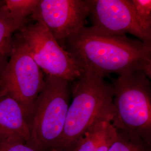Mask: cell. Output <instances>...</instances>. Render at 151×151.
I'll list each match as a JSON object with an SVG mask.
<instances>
[{"label": "cell", "instance_id": "1", "mask_svg": "<svg viewBox=\"0 0 151 151\" xmlns=\"http://www.w3.org/2000/svg\"><path fill=\"white\" fill-rule=\"evenodd\" d=\"M65 49L82 72L104 78L112 73L120 76L140 70L151 78V43L86 27L66 42Z\"/></svg>", "mask_w": 151, "mask_h": 151}, {"label": "cell", "instance_id": "2", "mask_svg": "<svg viewBox=\"0 0 151 151\" xmlns=\"http://www.w3.org/2000/svg\"><path fill=\"white\" fill-rule=\"evenodd\" d=\"M71 86L65 127L55 151H71L87 130L101 120L112 121L114 115L113 87L104 78L83 72Z\"/></svg>", "mask_w": 151, "mask_h": 151}, {"label": "cell", "instance_id": "3", "mask_svg": "<svg viewBox=\"0 0 151 151\" xmlns=\"http://www.w3.org/2000/svg\"><path fill=\"white\" fill-rule=\"evenodd\" d=\"M71 96L70 82L45 75L43 90L27 122V145L36 151H55L61 139Z\"/></svg>", "mask_w": 151, "mask_h": 151}, {"label": "cell", "instance_id": "4", "mask_svg": "<svg viewBox=\"0 0 151 151\" xmlns=\"http://www.w3.org/2000/svg\"><path fill=\"white\" fill-rule=\"evenodd\" d=\"M150 78L137 70L112 81L114 115L118 130L149 145L151 137V85Z\"/></svg>", "mask_w": 151, "mask_h": 151}, {"label": "cell", "instance_id": "5", "mask_svg": "<svg viewBox=\"0 0 151 151\" xmlns=\"http://www.w3.org/2000/svg\"><path fill=\"white\" fill-rule=\"evenodd\" d=\"M44 85L43 72L15 34L10 58L0 75V96L15 100L21 106L27 122L35 101Z\"/></svg>", "mask_w": 151, "mask_h": 151}, {"label": "cell", "instance_id": "6", "mask_svg": "<svg viewBox=\"0 0 151 151\" xmlns=\"http://www.w3.org/2000/svg\"><path fill=\"white\" fill-rule=\"evenodd\" d=\"M45 75L73 82L83 72L75 60L39 22L27 24L16 33Z\"/></svg>", "mask_w": 151, "mask_h": 151}, {"label": "cell", "instance_id": "7", "mask_svg": "<svg viewBox=\"0 0 151 151\" xmlns=\"http://www.w3.org/2000/svg\"><path fill=\"white\" fill-rule=\"evenodd\" d=\"M88 12L87 0H39L30 16L65 49L66 42L86 27Z\"/></svg>", "mask_w": 151, "mask_h": 151}, {"label": "cell", "instance_id": "8", "mask_svg": "<svg viewBox=\"0 0 151 151\" xmlns=\"http://www.w3.org/2000/svg\"><path fill=\"white\" fill-rule=\"evenodd\" d=\"M88 17L96 30L105 34L133 35L145 43H151V34L142 27L129 0H87Z\"/></svg>", "mask_w": 151, "mask_h": 151}, {"label": "cell", "instance_id": "9", "mask_svg": "<svg viewBox=\"0 0 151 151\" xmlns=\"http://www.w3.org/2000/svg\"><path fill=\"white\" fill-rule=\"evenodd\" d=\"M29 137L27 120L20 105L11 97L0 96V142L27 143Z\"/></svg>", "mask_w": 151, "mask_h": 151}, {"label": "cell", "instance_id": "10", "mask_svg": "<svg viewBox=\"0 0 151 151\" xmlns=\"http://www.w3.org/2000/svg\"><path fill=\"white\" fill-rule=\"evenodd\" d=\"M118 136L111 121H99L81 135L71 151H108Z\"/></svg>", "mask_w": 151, "mask_h": 151}, {"label": "cell", "instance_id": "11", "mask_svg": "<svg viewBox=\"0 0 151 151\" xmlns=\"http://www.w3.org/2000/svg\"><path fill=\"white\" fill-rule=\"evenodd\" d=\"M20 27L12 18L7 7L0 5V75L10 58L14 42V34Z\"/></svg>", "mask_w": 151, "mask_h": 151}, {"label": "cell", "instance_id": "12", "mask_svg": "<svg viewBox=\"0 0 151 151\" xmlns=\"http://www.w3.org/2000/svg\"><path fill=\"white\" fill-rule=\"evenodd\" d=\"M38 2L39 0H5L4 4L20 29L27 24V17L32 15Z\"/></svg>", "mask_w": 151, "mask_h": 151}, {"label": "cell", "instance_id": "13", "mask_svg": "<svg viewBox=\"0 0 151 151\" xmlns=\"http://www.w3.org/2000/svg\"><path fill=\"white\" fill-rule=\"evenodd\" d=\"M108 151H146L144 142L118 130V136Z\"/></svg>", "mask_w": 151, "mask_h": 151}, {"label": "cell", "instance_id": "14", "mask_svg": "<svg viewBox=\"0 0 151 151\" xmlns=\"http://www.w3.org/2000/svg\"><path fill=\"white\" fill-rule=\"evenodd\" d=\"M142 27L151 34V0H129Z\"/></svg>", "mask_w": 151, "mask_h": 151}, {"label": "cell", "instance_id": "15", "mask_svg": "<svg viewBox=\"0 0 151 151\" xmlns=\"http://www.w3.org/2000/svg\"><path fill=\"white\" fill-rule=\"evenodd\" d=\"M0 151H36L27 146L26 143L18 140L0 142Z\"/></svg>", "mask_w": 151, "mask_h": 151}]
</instances>
